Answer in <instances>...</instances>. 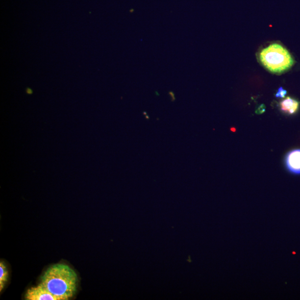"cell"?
I'll return each instance as SVG.
<instances>
[{
  "instance_id": "cell-5",
  "label": "cell",
  "mask_w": 300,
  "mask_h": 300,
  "mask_svg": "<svg viewBox=\"0 0 300 300\" xmlns=\"http://www.w3.org/2000/svg\"><path fill=\"white\" fill-rule=\"evenodd\" d=\"M280 110L285 114L294 115L298 111L300 102L298 100L287 97L279 103Z\"/></svg>"
},
{
  "instance_id": "cell-6",
  "label": "cell",
  "mask_w": 300,
  "mask_h": 300,
  "mask_svg": "<svg viewBox=\"0 0 300 300\" xmlns=\"http://www.w3.org/2000/svg\"><path fill=\"white\" fill-rule=\"evenodd\" d=\"M8 279V272L5 263L0 262V291L5 287Z\"/></svg>"
},
{
  "instance_id": "cell-2",
  "label": "cell",
  "mask_w": 300,
  "mask_h": 300,
  "mask_svg": "<svg viewBox=\"0 0 300 300\" xmlns=\"http://www.w3.org/2000/svg\"><path fill=\"white\" fill-rule=\"evenodd\" d=\"M259 59L262 65L273 74L285 73L294 64V58L288 50L275 43L261 50Z\"/></svg>"
},
{
  "instance_id": "cell-7",
  "label": "cell",
  "mask_w": 300,
  "mask_h": 300,
  "mask_svg": "<svg viewBox=\"0 0 300 300\" xmlns=\"http://www.w3.org/2000/svg\"><path fill=\"white\" fill-rule=\"evenodd\" d=\"M287 94V91L283 89L282 87L278 89L275 97L277 98H285Z\"/></svg>"
},
{
  "instance_id": "cell-1",
  "label": "cell",
  "mask_w": 300,
  "mask_h": 300,
  "mask_svg": "<svg viewBox=\"0 0 300 300\" xmlns=\"http://www.w3.org/2000/svg\"><path fill=\"white\" fill-rule=\"evenodd\" d=\"M77 275L70 266L64 264L53 265L46 271L41 283L58 300H68L76 294Z\"/></svg>"
},
{
  "instance_id": "cell-4",
  "label": "cell",
  "mask_w": 300,
  "mask_h": 300,
  "mask_svg": "<svg viewBox=\"0 0 300 300\" xmlns=\"http://www.w3.org/2000/svg\"><path fill=\"white\" fill-rule=\"evenodd\" d=\"M285 161L286 168L290 173L300 175V149L287 153Z\"/></svg>"
},
{
  "instance_id": "cell-3",
  "label": "cell",
  "mask_w": 300,
  "mask_h": 300,
  "mask_svg": "<svg viewBox=\"0 0 300 300\" xmlns=\"http://www.w3.org/2000/svg\"><path fill=\"white\" fill-rule=\"evenodd\" d=\"M27 300H58V299L40 283L36 287L28 289L25 295Z\"/></svg>"
}]
</instances>
